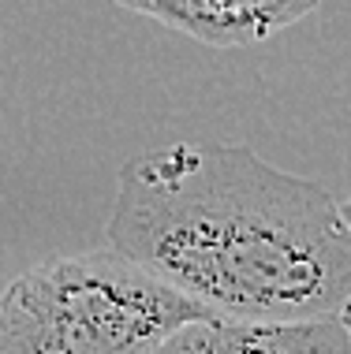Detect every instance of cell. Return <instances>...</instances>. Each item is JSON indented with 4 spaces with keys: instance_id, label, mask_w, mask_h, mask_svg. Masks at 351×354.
<instances>
[{
    "instance_id": "6da1fadb",
    "label": "cell",
    "mask_w": 351,
    "mask_h": 354,
    "mask_svg": "<svg viewBox=\"0 0 351 354\" xmlns=\"http://www.w3.org/2000/svg\"><path fill=\"white\" fill-rule=\"evenodd\" d=\"M105 246L206 321L351 324V227L318 179L228 142H172L116 176Z\"/></svg>"
},
{
    "instance_id": "7a4b0ae2",
    "label": "cell",
    "mask_w": 351,
    "mask_h": 354,
    "mask_svg": "<svg viewBox=\"0 0 351 354\" xmlns=\"http://www.w3.org/2000/svg\"><path fill=\"white\" fill-rule=\"evenodd\" d=\"M206 321L112 246L64 254L0 291V354H154L176 328Z\"/></svg>"
},
{
    "instance_id": "3957f363",
    "label": "cell",
    "mask_w": 351,
    "mask_h": 354,
    "mask_svg": "<svg viewBox=\"0 0 351 354\" xmlns=\"http://www.w3.org/2000/svg\"><path fill=\"white\" fill-rule=\"evenodd\" d=\"M195 41L232 49V45L269 41L273 34L307 19L321 0H116Z\"/></svg>"
},
{
    "instance_id": "277c9868",
    "label": "cell",
    "mask_w": 351,
    "mask_h": 354,
    "mask_svg": "<svg viewBox=\"0 0 351 354\" xmlns=\"http://www.w3.org/2000/svg\"><path fill=\"white\" fill-rule=\"evenodd\" d=\"M154 354H351V324L246 328V324L191 321Z\"/></svg>"
},
{
    "instance_id": "5b68a950",
    "label": "cell",
    "mask_w": 351,
    "mask_h": 354,
    "mask_svg": "<svg viewBox=\"0 0 351 354\" xmlns=\"http://www.w3.org/2000/svg\"><path fill=\"white\" fill-rule=\"evenodd\" d=\"M340 216L348 220V227H351V194L344 198V202H340Z\"/></svg>"
}]
</instances>
